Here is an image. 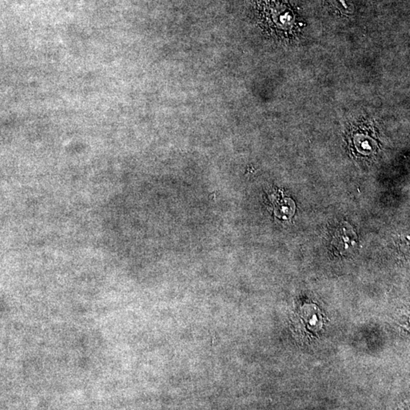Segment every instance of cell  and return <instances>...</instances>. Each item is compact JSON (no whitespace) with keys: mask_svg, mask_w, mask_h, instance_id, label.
<instances>
[{"mask_svg":"<svg viewBox=\"0 0 410 410\" xmlns=\"http://www.w3.org/2000/svg\"><path fill=\"white\" fill-rule=\"evenodd\" d=\"M331 2L342 14L353 13L354 6L351 0H331Z\"/></svg>","mask_w":410,"mask_h":410,"instance_id":"cell-1","label":"cell"}]
</instances>
